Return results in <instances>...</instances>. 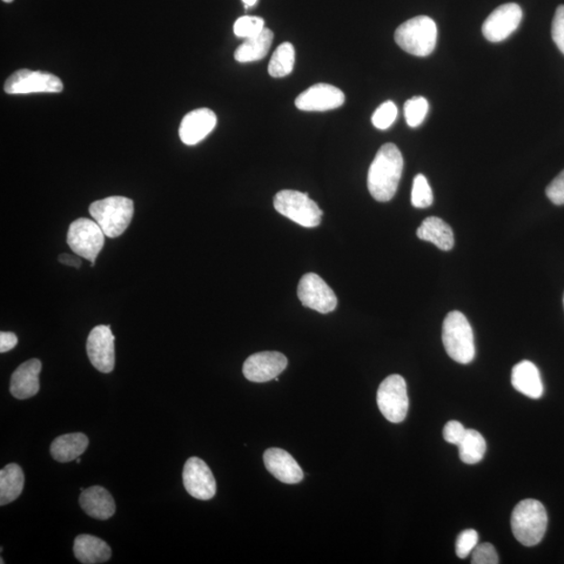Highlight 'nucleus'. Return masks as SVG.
Here are the masks:
<instances>
[{
    "mask_svg": "<svg viewBox=\"0 0 564 564\" xmlns=\"http://www.w3.org/2000/svg\"><path fill=\"white\" fill-rule=\"evenodd\" d=\"M42 364L37 359H32L20 365L12 374L10 391L17 400H28L39 392V374Z\"/></svg>",
    "mask_w": 564,
    "mask_h": 564,
    "instance_id": "nucleus-18",
    "label": "nucleus"
},
{
    "mask_svg": "<svg viewBox=\"0 0 564 564\" xmlns=\"http://www.w3.org/2000/svg\"><path fill=\"white\" fill-rule=\"evenodd\" d=\"M243 3L245 4L246 8H250V6H253L258 3V0H243Z\"/></svg>",
    "mask_w": 564,
    "mask_h": 564,
    "instance_id": "nucleus-39",
    "label": "nucleus"
},
{
    "mask_svg": "<svg viewBox=\"0 0 564 564\" xmlns=\"http://www.w3.org/2000/svg\"><path fill=\"white\" fill-rule=\"evenodd\" d=\"M546 193L553 204L564 205V171L549 184Z\"/></svg>",
    "mask_w": 564,
    "mask_h": 564,
    "instance_id": "nucleus-36",
    "label": "nucleus"
},
{
    "mask_svg": "<svg viewBox=\"0 0 564 564\" xmlns=\"http://www.w3.org/2000/svg\"><path fill=\"white\" fill-rule=\"evenodd\" d=\"M114 340L110 325L94 327L87 339V354L99 372L110 373L116 366Z\"/></svg>",
    "mask_w": 564,
    "mask_h": 564,
    "instance_id": "nucleus-12",
    "label": "nucleus"
},
{
    "mask_svg": "<svg viewBox=\"0 0 564 564\" xmlns=\"http://www.w3.org/2000/svg\"><path fill=\"white\" fill-rule=\"evenodd\" d=\"M376 400H378L381 413L387 420L392 423L404 421L409 411V396L405 379L399 374L388 376L379 388Z\"/></svg>",
    "mask_w": 564,
    "mask_h": 564,
    "instance_id": "nucleus-8",
    "label": "nucleus"
},
{
    "mask_svg": "<svg viewBox=\"0 0 564 564\" xmlns=\"http://www.w3.org/2000/svg\"><path fill=\"white\" fill-rule=\"evenodd\" d=\"M89 446V440L85 434H66L53 440L51 453L56 461L67 463L80 458V456L86 452Z\"/></svg>",
    "mask_w": 564,
    "mask_h": 564,
    "instance_id": "nucleus-23",
    "label": "nucleus"
},
{
    "mask_svg": "<svg viewBox=\"0 0 564 564\" xmlns=\"http://www.w3.org/2000/svg\"><path fill=\"white\" fill-rule=\"evenodd\" d=\"M512 382L516 391L529 399L540 400L543 394L540 372L532 362L522 361L512 369Z\"/></svg>",
    "mask_w": 564,
    "mask_h": 564,
    "instance_id": "nucleus-20",
    "label": "nucleus"
},
{
    "mask_svg": "<svg viewBox=\"0 0 564 564\" xmlns=\"http://www.w3.org/2000/svg\"><path fill=\"white\" fill-rule=\"evenodd\" d=\"M548 528V514L540 501L528 499L517 503L512 515V529L517 541L526 547L539 545Z\"/></svg>",
    "mask_w": 564,
    "mask_h": 564,
    "instance_id": "nucleus-2",
    "label": "nucleus"
},
{
    "mask_svg": "<svg viewBox=\"0 0 564 564\" xmlns=\"http://www.w3.org/2000/svg\"><path fill=\"white\" fill-rule=\"evenodd\" d=\"M67 244L78 257L91 261V267L105 245V233L96 221L79 219L70 226Z\"/></svg>",
    "mask_w": 564,
    "mask_h": 564,
    "instance_id": "nucleus-7",
    "label": "nucleus"
},
{
    "mask_svg": "<svg viewBox=\"0 0 564 564\" xmlns=\"http://www.w3.org/2000/svg\"><path fill=\"white\" fill-rule=\"evenodd\" d=\"M552 38L556 46L564 55V5L557 8L552 24Z\"/></svg>",
    "mask_w": 564,
    "mask_h": 564,
    "instance_id": "nucleus-34",
    "label": "nucleus"
},
{
    "mask_svg": "<svg viewBox=\"0 0 564 564\" xmlns=\"http://www.w3.org/2000/svg\"><path fill=\"white\" fill-rule=\"evenodd\" d=\"M3 2L6 3V4H10L12 2H14V0H3Z\"/></svg>",
    "mask_w": 564,
    "mask_h": 564,
    "instance_id": "nucleus-40",
    "label": "nucleus"
},
{
    "mask_svg": "<svg viewBox=\"0 0 564 564\" xmlns=\"http://www.w3.org/2000/svg\"><path fill=\"white\" fill-rule=\"evenodd\" d=\"M442 341L449 358L463 365L474 361L475 346L473 327L461 312L447 314L443 322Z\"/></svg>",
    "mask_w": 564,
    "mask_h": 564,
    "instance_id": "nucleus-3",
    "label": "nucleus"
},
{
    "mask_svg": "<svg viewBox=\"0 0 564 564\" xmlns=\"http://www.w3.org/2000/svg\"><path fill=\"white\" fill-rule=\"evenodd\" d=\"M428 111L427 99L414 97L407 100L405 104V118L407 124L411 127H418L426 119Z\"/></svg>",
    "mask_w": 564,
    "mask_h": 564,
    "instance_id": "nucleus-28",
    "label": "nucleus"
},
{
    "mask_svg": "<svg viewBox=\"0 0 564 564\" xmlns=\"http://www.w3.org/2000/svg\"><path fill=\"white\" fill-rule=\"evenodd\" d=\"M411 200L416 208H428L434 202L432 188L421 174L414 178Z\"/></svg>",
    "mask_w": 564,
    "mask_h": 564,
    "instance_id": "nucleus-29",
    "label": "nucleus"
},
{
    "mask_svg": "<svg viewBox=\"0 0 564 564\" xmlns=\"http://www.w3.org/2000/svg\"><path fill=\"white\" fill-rule=\"evenodd\" d=\"M418 237L434 244L442 251L452 250L455 245L454 232L446 221L437 217H428L418 230Z\"/></svg>",
    "mask_w": 564,
    "mask_h": 564,
    "instance_id": "nucleus-22",
    "label": "nucleus"
},
{
    "mask_svg": "<svg viewBox=\"0 0 564 564\" xmlns=\"http://www.w3.org/2000/svg\"><path fill=\"white\" fill-rule=\"evenodd\" d=\"M466 429L459 421H448L445 428H443V437L451 445L458 446L462 439L465 438Z\"/></svg>",
    "mask_w": 564,
    "mask_h": 564,
    "instance_id": "nucleus-35",
    "label": "nucleus"
},
{
    "mask_svg": "<svg viewBox=\"0 0 564 564\" xmlns=\"http://www.w3.org/2000/svg\"><path fill=\"white\" fill-rule=\"evenodd\" d=\"M90 216L102 228L106 237L116 239L129 227L134 203L125 197H109L96 201L89 207Z\"/></svg>",
    "mask_w": 564,
    "mask_h": 564,
    "instance_id": "nucleus-5",
    "label": "nucleus"
},
{
    "mask_svg": "<svg viewBox=\"0 0 564 564\" xmlns=\"http://www.w3.org/2000/svg\"><path fill=\"white\" fill-rule=\"evenodd\" d=\"M73 553L80 563L98 564L108 561L111 559L112 550L108 543L99 537L80 534L75 540Z\"/></svg>",
    "mask_w": 564,
    "mask_h": 564,
    "instance_id": "nucleus-21",
    "label": "nucleus"
},
{
    "mask_svg": "<svg viewBox=\"0 0 564 564\" xmlns=\"http://www.w3.org/2000/svg\"><path fill=\"white\" fill-rule=\"evenodd\" d=\"M62 80L50 72L20 70L6 80L5 91L8 94L62 92Z\"/></svg>",
    "mask_w": 564,
    "mask_h": 564,
    "instance_id": "nucleus-9",
    "label": "nucleus"
},
{
    "mask_svg": "<svg viewBox=\"0 0 564 564\" xmlns=\"http://www.w3.org/2000/svg\"><path fill=\"white\" fill-rule=\"evenodd\" d=\"M59 261L60 263L65 265V266H70V267H75L77 268H80V259L78 258H73L71 257V255L70 254H61L59 257Z\"/></svg>",
    "mask_w": 564,
    "mask_h": 564,
    "instance_id": "nucleus-38",
    "label": "nucleus"
},
{
    "mask_svg": "<svg viewBox=\"0 0 564 564\" xmlns=\"http://www.w3.org/2000/svg\"><path fill=\"white\" fill-rule=\"evenodd\" d=\"M458 447L461 461L473 465L484 458L486 441L475 429H466L465 438L459 443Z\"/></svg>",
    "mask_w": 564,
    "mask_h": 564,
    "instance_id": "nucleus-26",
    "label": "nucleus"
},
{
    "mask_svg": "<svg viewBox=\"0 0 564 564\" xmlns=\"http://www.w3.org/2000/svg\"><path fill=\"white\" fill-rule=\"evenodd\" d=\"M295 65V49L291 43L280 44L268 63V70L273 78H284L293 71Z\"/></svg>",
    "mask_w": 564,
    "mask_h": 564,
    "instance_id": "nucleus-27",
    "label": "nucleus"
},
{
    "mask_svg": "<svg viewBox=\"0 0 564 564\" xmlns=\"http://www.w3.org/2000/svg\"><path fill=\"white\" fill-rule=\"evenodd\" d=\"M437 25L428 16L407 20L395 31V42L413 56L427 57L437 43Z\"/></svg>",
    "mask_w": 564,
    "mask_h": 564,
    "instance_id": "nucleus-4",
    "label": "nucleus"
},
{
    "mask_svg": "<svg viewBox=\"0 0 564 564\" xmlns=\"http://www.w3.org/2000/svg\"><path fill=\"white\" fill-rule=\"evenodd\" d=\"M76 461H77L78 465H80V458H78Z\"/></svg>",
    "mask_w": 564,
    "mask_h": 564,
    "instance_id": "nucleus-41",
    "label": "nucleus"
},
{
    "mask_svg": "<svg viewBox=\"0 0 564 564\" xmlns=\"http://www.w3.org/2000/svg\"><path fill=\"white\" fill-rule=\"evenodd\" d=\"M522 19V10L519 5H503L485 20L482 28L483 35L490 42H502L519 28Z\"/></svg>",
    "mask_w": 564,
    "mask_h": 564,
    "instance_id": "nucleus-11",
    "label": "nucleus"
},
{
    "mask_svg": "<svg viewBox=\"0 0 564 564\" xmlns=\"http://www.w3.org/2000/svg\"><path fill=\"white\" fill-rule=\"evenodd\" d=\"M563 306H564V297H563Z\"/></svg>",
    "mask_w": 564,
    "mask_h": 564,
    "instance_id": "nucleus-42",
    "label": "nucleus"
},
{
    "mask_svg": "<svg viewBox=\"0 0 564 564\" xmlns=\"http://www.w3.org/2000/svg\"><path fill=\"white\" fill-rule=\"evenodd\" d=\"M345 102L343 91L329 84H315L302 92L295 105L302 111L324 112L339 108Z\"/></svg>",
    "mask_w": 564,
    "mask_h": 564,
    "instance_id": "nucleus-14",
    "label": "nucleus"
},
{
    "mask_svg": "<svg viewBox=\"0 0 564 564\" xmlns=\"http://www.w3.org/2000/svg\"><path fill=\"white\" fill-rule=\"evenodd\" d=\"M274 33L267 28L258 35L246 39L234 52V59L240 63H250L264 59L271 49Z\"/></svg>",
    "mask_w": 564,
    "mask_h": 564,
    "instance_id": "nucleus-24",
    "label": "nucleus"
},
{
    "mask_svg": "<svg viewBox=\"0 0 564 564\" xmlns=\"http://www.w3.org/2000/svg\"><path fill=\"white\" fill-rule=\"evenodd\" d=\"M500 562L498 552L492 543H478L472 553L473 564H498Z\"/></svg>",
    "mask_w": 564,
    "mask_h": 564,
    "instance_id": "nucleus-33",
    "label": "nucleus"
},
{
    "mask_svg": "<svg viewBox=\"0 0 564 564\" xmlns=\"http://www.w3.org/2000/svg\"><path fill=\"white\" fill-rule=\"evenodd\" d=\"M18 343V338L13 333H0V352L5 353L12 351Z\"/></svg>",
    "mask_w": 564,
    "mask_h": 564,
    "instance_id": "nucleus-37",
    "label": "nucleus"
},
{
    "mask_svg": "<svg viewBox=\"0 0 564 564\" xmlns=\"http://www.w3.org/2000/svg\"><path fill=\"white\" fill-rule=\"evenodd\" d=\"M404 170V158L398 146L386 144L381 147L368 172L369 193L379 202H388L398 192Z\"/></svg>",
    "mask_w": 564,
    "mask_h": 564,
    "instance_id": "nucleus-1",
    "label": "nucleus"
},
{
    "mask_svg": "<svg viewBox=\"0 0 564 564\" xmlns=\"http://www.w3.org/2000/svg\"><path fill=\"white\" fill-rule=\"evenodd\" d=\"M297 293L302 306L321 314L334 312L338 305V298L333 288L315 273H307L302 277Z\"/></svg>",
    "mask_w": 564,
    "mask_h": 564,
    "instance_id": "nucleus-10",
    "label": "nucleus"
},
{
    "mask_svg": "<svg viewBox=\"0 0 564 564\" xmlns=\"http://www.w3.org/2000/svg\"><path fill=\"white\" fill-rule=\"evenodd\" d=\"M267 469L285 484H297L304 479V472L296 460L281 448H268L264 454Z\"/></svg>",
    "mask_w": 564,
    "mask_h": 564,
    "instance_id": "nucleus-17",
    "label": "nucleus"
},
{
    "mask_svg": "<svg viewBox=\"0 0 564 564\" xmlns=\"http://www.w3.org/2000/svg\"><path fill=\"white\" fill-rule=\"evenodd\" d=\"M24 486V475L22 467L12 463L0 470V505L14 502L22 494Z\"/></svg>",
    "mask_w": 564,
    "mask_h": 564,
    "instance_id": "nucleus-25",
    "label": "nucleus"
},
{
    "mask_svg": "<svg viewBox=\"0 0 564 564\" xmlns=\"http://www.w3.org/2000/svg\"><path fill=\"white\" fill-rule=\"evenodd\" d=\"M80 505L86 514L100 521L111 519L117 510L111 494L100 486L84 489L80 496Z\"/></svg>",
    "mask_w": 564,
    "mask_h": 564,
    "instance_id": "nucleus-19",
    "label": "nucleus"
},
{
    "mask_svg": "<svg viewBox=\"0 0 564 564\" xmlns=\"http://www.w3.org/2000/svg\"><path fill=\"white\" fill-rule=\"evenodd\" d=\"M398 116V107L391 100H388V102L382 103L373 113L372 124L376 129L387 130L394 124Z\"/></svg>",
    "mask_w": 564,
    "mask_h": 564,
    "instance_id": "nucleus-31",
    "label": "nucleus"
},
{
    "mask_svg": "<svg viewBox=\"0 0 564 564\" xmlns=\"http://www.w3.org/2000/svg\"><path fill=\"white\" fill-rule=\"evenodd\" d=\"M274 207L281 216L306 228L319 226L324 216L318 204L307 193L298 191L279 192L274 198Z\"/></svg>",
    "mask_w": 564,
    "mask_h": 564,
    "instance_id": "nucleus-6",
    "label": "nucleus"
},
{
    "mask_svg": "<svg viewBox=\"0 0 564 564\" xmlns=\"http://www.w3.org/2000/svg\"><path fill=\"white\" fill-rule=\"evenodd\" d=\"M217 122L216 113L208 108L187 113L179 127L180 139L186 146L197 145L210 136Z\"/></svg>",
    "mask_w": 564,
    "mask_h": 564,
    "instance_id": "nucleus-16",
    "label": "nucleus"
},
{
    "mask_svg": "<svg viewBox=\"0 0 564 564\" xmlns=\"http://www.w3.org/2000/svg\"><path fill=\"white\" fill-rule=\"evenodd\" d=\"M287 366L285 354L277 352H263L252 354L244 362L243 373L248 381L266 382L277 378Z\"/></svg>",
    "mask_w": 564,
    "mask_h": 564,
    "instance_id": "nucleus-15",
    "label": "nucleus"
},
{
    "mask_svg": "<svg viewBox=\"0 0 564 564\" xmlns=\"http://www.w3.org/2000/svg\"><path fill=\"white\" fill-rule=\"evenodd\" d=\"M183 484L193 498L200 501L212 500L217 493V482L212 470L203 460L193 456L183 468Z\"/></svg>",
    "mask_w": 564,
    "mask_h": 564,
    "instance_id": "nucleus-13",
    "label": "nucleus"
},
{
    "mask_svg": "<svg viewBox=\"0 0 564 564\" xmlns=\"http://www.w3.org/2000/svg\"><path fill=\"white\" fill-rule=\"evenodd\" d=\"M265 29V20L258 16H243L235 22L233 31L240 38H252Z\"/></svg>",
    "mask_w": 564,
    "mask_h": 564,
    "instance_id": "nucleus-30",
    "label": "nucleus"
},
{
    "mask_svg": "<svg viewBox=\"0 0 564 564\" xmlns=\"http://www.w3.org/2000/svg\"><path fill=\"white\" fill-rule=\"evenodd\" d=\"M479 535L474 529H467L458 535L456 541V554L461 559H465L473 553V550L478 545Z\"/></svg>",
    "mask_w": 564,
    "mask_h": 564,
    "instance_id": "nucleus-32",
    "label": "nucleus"
}]
</instances>
